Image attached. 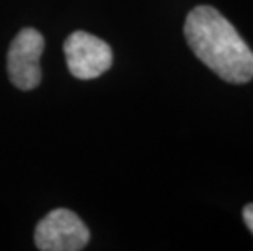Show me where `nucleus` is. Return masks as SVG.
Segmentation results:
<instances>
[{
    "mask_svg": "<svg viewBox=\"0 0 253 251\" xmlns=\"http://www.w3.org/2000/svg\"><path fill=\"white\" fill-rule=\"evenodd\" d=\"M185 38L199 61L225 82L247 83L253 78V51L214 7L199 5L188 13Z\"/></svg>",
    "mask_w": 253,
    "mask_h": 251,
    "instance_id": "obj_1",
    "label": "nucleus"
},
{
    "mask_svg": "<svg viewBox=\"0 0 253 251\" xmlns=\"http://www.w3.org/2000/svg\"><path fill=\"white\" fill-rule=\"evenodd\" d=\"M88 242V227L69 209L51 211L41 218L35 230L36 248L41 251H80Z\"/></svg>",
    "mask_w": 253,
    "mask_h": 251,
    "instance_id": "obj_2",
    "label": "nucleus"
},
{
    "mask_svg": "<svg viewBox=\"0 0 253 251\" xmlns=\"http://www.w3.org/2000/svg\"><path fill=\"white\" fill-rule=\"evenodd\" d=\"M69 72L79 80H91L110 71L113 51L108 42L87 31H75L64 42Z\"/></svg>",
    "mask_w": 253,
    "mask_h": 251,
    "instance_id": "obj_3",
    "label": "nucleus"
},
{
    "mask_svg": "<svg viewBox=\"0 0 253 251\" xmlns=\"http://www.w3.org/2000/svg\"><path fill=\"white\" fill-rule=\"evenodd\" d=\"M44 38L35 28H23L15 36L7 54L8 78L20 90H33L41 83L40 59Z\"/></svg>",
    "mask_w": 253,
    "mask_h": 251,
    "instance_id": "obj_4",
    "label": "nucleus"
},
{
    "mask_svg": "<svg viewBox=\"0 0 253 251\" xmlns=\"http://www.w3.org/2000/svg\"><path fill=\"white\" fill-rule=\"evenodd\" d=\"M242 215H244V222L245 225L249 227V230L253 233V202L252 204H247L242 211Z\"/></svg>",
    "mask_w": 253,
    "mask_h": 251,
    "instance_id": "obj_5",
    "label": "nucleus"
}]
</instances>
